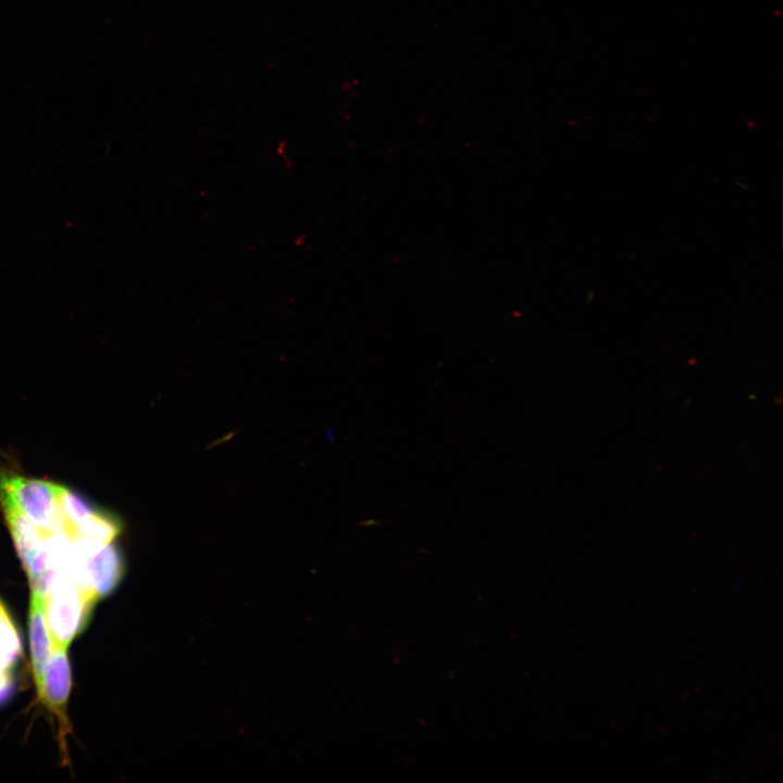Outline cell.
I'll return each mask as SVG.
<instances>
[{
	"instance_id": "6da1fadb",
	"label": "cell",
	"mask_w": 783,
	"mask_h": 783,
	"mask_svg": "<svg viewBox=\"0 0 783 783\" xmlns=\"http://www.w3.org/2000/svg\"><path fill=\"white\" fill-rule=\"evenodd\" d=\"M60 484L16 473L0 474V499L10 502L44 533L69 531L73 526L64 518L59 505Z\"/></svg>"
},
{
	"instance_id": "7a4b0ae2",
	"label": "cell",
	"mask_w": 783,
	"mask_h": 783,
	"mask_svg": "<svg viewBox=\"0 0 783 783\" xmlns=\"http://www.w3.org/2000/svg\"><path fill=\"white\" fill-rule=\"evenodd\" d=\"M97 600L66 574L57 576L46 597V616L54 645L69 647L87 623Z\"/></svg>"
},
{
	"instance_id": "3957f363",
	"label": "cell",
	"mask_w": 783,
	"mask_h": 783,
	"mask_svg": "<svg viewBox=\"0 0 783 783\" xmlns=\"http://www.w3.org/2000/svg\"><path fill=\"white\" fill-rule=\"evenodd\" d=\"M124 572L121 550L110 543L83 563L71 570V577L96 600L110 594L120 583Z\"/></svg>"
},
{
	"instance_id": "277c9868",
	"label": "cell",
	"mask_w": 783,
	"mask_h": 783,
	"mask_svg": "<svg viewBox=\"0 0 783 783\" xmlns=\"http://www.w3.org/2000/svg\"><path fill=\"white\" fill-rule=\"evenodd\" d=\"M71 686L72 674L67 647L54 645L37 693L44 705L57 717L61 726L62 741L69 731L66 706Z\"/></svg>"
},
{
	"instance_id": "5b68a950",
	"label": "cell",
	"mask_w": 783,
	"mask_h": 783,
	"mask_svg": "<svg viewBox=\"0 0 783 783\" xmlns=\"http://www.w3.org/2000/svg\"><path fill=\"white\" fill-rule=\"evenodd\" d=\"M28 634L32 667L37 689L51 657L54 642L47 622L46 599L32 592L28 609Z\"/></svg>"
},
{
	"instance_id": "8992f818",
	"label": "cell",
	"mask_w": 783,
	"mask_h": 783,
	"mask_svg": "<svg viewBox=\"0 0 783 783\" xmlns=\"http://www.w3.org/2000/svg\"><path fill=\"white\" fill-rule=\"evenodd\" d=\"M21 655V641L9 612L0 601V670H13Z\"/></svg>"
},
{
	"instance_id": "52a82bcc",
	"label": "cell",
	"mask_w": 783,
	"mask_h": 783,
	"mask_svg": "<svg viewBox=\"0 0 783 783\" xmlns=\"http://www.w3.org/2000/svg\"><path fill=\"white\" fill-rule=\"evenodd\" d=\"M59 505L64 518L75 527L99 511L86 498L62 485L59 486Z\"/></svg>"
},
{
	"instance_id": "ba28073f",
	"label": "cell",
	"mask_w": 783,
	"mask_h": 783,
	"mask_svg": "<svg viewBox=\"0 0 783 783\" xmlns=\"http://www.w3.org/2000/svg\"><path fill=\"white\" fill-rule=\"evenodd\" d=\"M14 692L12 670H0V705L4 704Z\"/></svg>"
}]
</instances>
